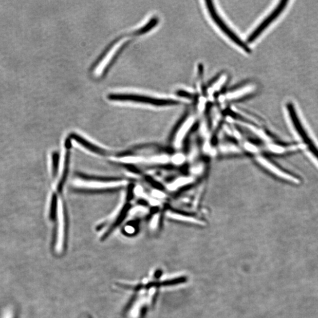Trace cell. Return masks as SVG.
I'll use <instances>...</instances> for the list:
<instances>
[{
  "label": "cell",
  "instance_id": "cell-1",
  "mask_svg": "<svg viewBox=\"0 0 318 318\" xmlns=\"http://www.w3.org/2000/svg\"><path fill=\"white\" fill-rule=\"evenodd\" d=\"M126 184L125 180L118 179H99L86 178H79L74 180V185L76 188L84 190H109L122 187Z\"/></svg>",
  "mask_w": 318,
  "mask_h": 318
},
{
  "label": "cell",
  "instance_id": "cell-2",
  "mask_svg": "<svg viewBox=\"0 0 318 318\" xmlns=\"http://www.w3.org/2000/svg\"><path fill=\"white\" fill-rule=\"evenodd\" d=\"M108 99L113 101L133 102L151 104L155 106H169L178 105L179 102L172 99L152 98L145 96L132 94H110Z\"/></svg>",
  "mask_w": 318,
  "mask_h": 318
},
{
  "label": "cell",
  "instance_id": "cell-3",
  "mask_svg": "<svg viewBox=\"0 0 318 318\" xmlns=\"http://www.w3.org/2000/svg\"><path fill=\"white\" fill-rule=\"evenodd\" d=\"M205 3H206V6L209 15H210L213 21L219 28L220 30H222L223 33L227 35L228 38L230 39L237 46H239L241 49L247 52V53H251V50L248 46V44L240 39L239 36L235 34V32L231 29V28L228 26V24L220 17L219 13L216 10L213 3L207 1L205 2Z\"/></svg>",
  "mask_w": 318,
  "mask_h": 318
},
{
  "label": "cell",
  "instance_id": "cell-4",
  "mask_svg": "<svg viewBox=\"0 0 318 318\" xmlns=\"http://www.w3.org/2000/svg\"><path fill=\"white\" fill-rule=\"evenodd\" d=\"M287 108L290 119H291L297 135L303 140L309 152L311 153L314 158L316 159L318 162V147L312 139L310 138L307 132L306 131L303 123L301 122L298 115L297 114L294 105L293 103L290 102L287 103Z\"/></svg>",
  "mask_w": 318,
  "mask_h": 318
},
{
  "label": "cell",
  "instance_id": "cell-5",
  "mask_svg": "<svg viewBox=\"0 0 318 318\" xmlns=\"http://www.w3.org/2000/svg\"><path fill=\"white\" fill-rule=\"evenodd\" d=\"M288 1H281L278 6L275 7L274 10H273L267 17L260 23L259 25L256 28V29L252 32L251 34L248 38V43H252L258 38L263 32L271 25V24L275 21V20L279 17L282 13L287 7Z\"/></svg>",
  "mask_w": 318,
  "mask_h": 318
},
{
  "label": "cell",
  "instance_id": "cell-6",
  "mask_svg": "<svg viewBox=\"0 0 318 318\" xmlns=\"http://www.w3.org/2000/svg\"><path fill=\"white\" fill-rule=\"evenodd\" d=\"M256 161L261 166L267 169L272 174L279 177V178L290 181V182H297V179L294 178V177L289 175L287 172L282 171L280 169L275 166L274 164L272 163L270 161H268V159L264 158V157L260 156L256 157Z\"/></svg>",
  "mask_w": 318,
  "mask_h": 318
},
{
  "label": "cell",
  "instance_id": "cell-7",
  "mask_svg": "<svg viewBox=\"0 0 318 318\" xmlns=\"http://www.w3.org/2000/svg\"><path fill=\"white\" fill-rule=\"evenodd\" d=\"M70 138L73 139L82 147L85 148V149L97 155H104V151L102 148L97 147L93 144L88 142V141L84 139L82 136H80L77 134H72L70 136Z\"/></svg>",
  "mask_w": 318,
  "mask_h": 318
},
{
  "label": "cell",
  "instance_id": "cell-8",
  "mask_svg": "<svg viewBox=\"0 0 318 318\" xmlns=\"http://www.w3.org/2000/svg\"><path fill=\"white\" fill-rule=\"evenodd\" d=\"M166 215L172 220L179 221V222H182L188 223L202 225H203V221L196 217L188 216L186 215L182 214L176 212L169 211L166 213Z\"/></svg>",
  "mask_w": 318,
  "mask_h": 318
},
{
  "label": "cell",
  "instance_id": "cell-9",
  "mask_svg": "<svg viewBox=\"0 0 318 318\" xmlns=\"http://www.w3.org/2000/svg\"><path fill=\"white\" fill-rule=\"evenodd\" d=\"M186 278L185 277H178V278L173 279L171 280H164L161 282V283H155L148 284L147 285V288H151L152 287H162V286H165V287H168V286L176 285L180 284H182L186 282Z\"/></svg>",
  "mask_w": 318,
  "mask_h": 318
},
{
  "label": "cell",
  "instance_id": "cell-10",
  "mask_svg": "<svg viewBox=\"0 0 318 318\" xmlns=\"http://www.w3.org/2000/svg\"><path fill=\"white\" fill-rule=\"evenodd\" d=\"M158 23L159 20L158 18H153L146 24V25L144 26L142 28H140L139 30L136 31L135 32V34L139 35L146 33L158 25Z\"/></svg>",
  "mask_w": 318,
  "mask_h": 318
},
{
  "label": "cell",
  "instance_id": "cell-11",
  "mask_svg": "<svg viewBox=\"0 0 318 318\" xmlns=\"http://www.w3.org/2000/svg\"><path fill=\"white\" fill-rule=\"evenodd\" d=\"M124 231L127 233V234H133L134 232H135V228L133 225H127V226L124 228Z\"/></svg>",
  "mask_w": 318,
  "mask_h": 318
},
{
  "label": "cell",
  "instance_id": "cell-12",
  "mask_svg": "<svg viewBox=\"0 0 318 318\" xmlns=\"http://www.w3.org/2000/svg\"><path fill=\"white\" fill-rule=\"evenodd\" d=\"M183 160V157L179 155H177L175 157L174 160L175 163H180Z\"/></svg>",
  "mask_w": 318,
  "mask_h": 318
},
{
  "label": "cell",
  "instance_id": "cell-13",
  "mask_svg": "<svg viewBox=\"0 0 318 318\" xmlns=\"http://www.w3.org/2000/svg\"><path fill=\"white\" fill-rule=\"evenodd\" d=\"M15 318H17V317H15Z\"/></svg>",
  "mask_w": 318,
  "mask_h": 318
}]
</instances>
